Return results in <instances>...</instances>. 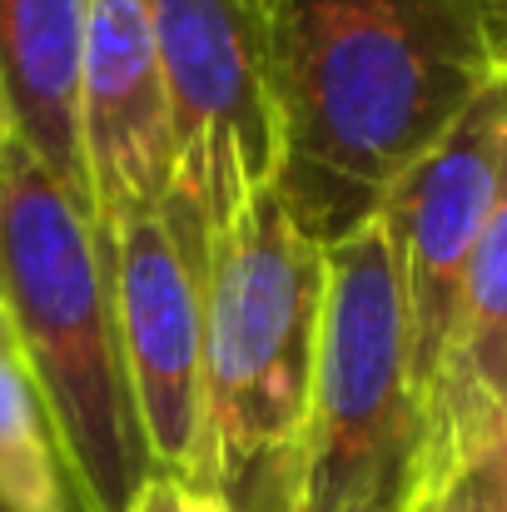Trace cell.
Returning a JSON list of instances; mask_svg holds the SVG:
<instances>
[{
	"label": "cell",
	"instance_id": "cell-12",
	"mask_svg": "<svg viewBox=\"0 0 507 512\" xmlns=\"http://www.w3.org/2000/svg\"><path fill=\"white\" fill-rule=\"evenodd\" d=\"M507 343V194L488 219V234L478 244V259L468 269V289H463V319H458V343H453V363L443 378L438 403ZM433 403V413H438Z\"/></svg>",
	"mask_w": 507,
	"mask_h": 512
},
{
	"label": "cell",
	"instance_id": "cell-17",
	"mask_svg": "<svg viewBox=\"0 0 507 512\" xmlns=\"http://www.w3.org/2000/svg\"><path fill=\"white\" fill-rule=\"evenodd\" d=\"M5 140H10V135H5V120H0V155H5Z\"/></svg>",
	"mask_w": 507,
	"mask_h": 512
},
{
	"label": "cell",
	"instance_id": "cell-2",
	"mask_svg": "<svg viewBox=\"0 0 507 512\" xmlns=\"http://www.w3.org/2000/svg\"><path fill=\"white\" fill-rule=\"evenodd\" d=\"M0 304L55 418L80 512H125L155 468L125 373L105 239L95 209L15 140L0 155Z\"/></svg>",
	"mask_w": 507,
	"mask_h": 512
},
{
	"label": "cell",
	"instance_id": "cell-9",
	"mask_svg": "<svg viewBox=\"0 0 507 512\" xmlns=\"http://www.w3.org/2000/svg\"><path fill=\"white\" fill-rule=\"evenodd\" d=\"M90 0H0V120L85 204L80 155V65Z\"/></svg>",
	"mask_w": 507,
	"mask_h": 512
},
{
	"label": "cell",
	"instance_id": "cell-15",
	"mask_svg": "<svg viewBox=\"0 0 507 512\" xmlns=\"http://www.w3.org/2000/svg\"><path fill=\"white\" fill-rule=\"evenodd\" d=\"M488 5V15L498 20V30H507V0H483Z\"/></svg>",
	"mask_w": 507,
	"mask_h": 512
},
{
	"label": "cell",
	"instance_id": "cell-6",
	"mask_svg": "<svg viewBox=\"0 0 507 512\" xmlns=\"http://www.w3.org/2000/svg\"><path fill=\"white\" fill-rule=\"evenodd\" d=\"M100 239L150 468L209 488V234L165 199Z\"/></svg>",
	"mask_w": 507,
	"mask_h": 512
},
{
	"label": "cell",
	"instance_id": "cell-18",
	"mask_svg": "<svg viewBox=\"0 0 507 512\" xmlns=\"http://www.w3.org/2000/svg\"><path fill=\"white\" fill-rule=\"evenodd\" d=\"M503 423H507V418H503Z\"/></svg>",
	"mask_w": 507,
	"mask_h": 512
},
{
	"label": "cell",
	"instance_id": "cell-11",
	"mask_svg": "<svg viewBox=\"0 0 507 512\" xmlns=\"http://www.w3.org/2000/svg\"><path fill=\"white\" fill-rule=\"evenodd\" d=\"M408 512H507V423L483 393L433 428L428 468Z\"/></svg>",
	"mask_w": 507,
	"mask_h": 512
},
{
	"label": "cell",
	"instance_id": "cell-5",
	"mask_svg": "<svg viewBox=\"0 0 507 512\" xmlns=\"http://www.w3.org/2000/svg\"><path fill=\"white\" fill-rule=\"evenodd\" d=\"M174 115L169 199L214 234L284 165L274 0H145Z\"/></svg>",
	"mask_w": 507,
	"mask_h": 512
},
{
	"label": "cell",
	"instance_id": "cell-8",
	"mask_svg": "<svg viewBox=\"0 0 507 512\" xmlns=\"http://www.w3.org/2000/svg\"><path fill=\"white\" fill-rule=\"evenodd\" d=\"M80 155L100 234L160 209L179 174L174 115L145 0H90L80 65Z\"/></svg>",
	"mask_w": 507,
	"mask_h": 512
},
{
	"label": "cell",
	"instance_id": "cell-4",
	"mask_svg": "<svg viewBox=\"0 0 507 512\" xmlns=\"http://www.w3.org/2000/svg\"><path fill=\"white\" fill-rule=\"evenodd\" d=\"M433 448L383 214L329 244L324 329L294 512H408Z\"/></svg>",
	"mask_w": 507,
	"mask_h": 512
},
{
	"label": "cell",
	"instance_id": "cell-16",
	"mask_svg": "<svg viewBox=\"0 0 507 512\" xmlns=\"http://www.w3.org/2000/svg\"><path fill=\"white\" fill-rule=\"evenodd\" d=\"M498 50H503V70H507V30H498Z\"/></svg>",
	"mask_w": 507,
	"mask_h": 512
},
{
	"label": "cell",
	"instance_id": "cell-1",
	"mask_svg": "<svg viewBox=\"0 0 507 512\" xmlns=\"http://www.w3.org/2000/svg\"><path fill=\"white\" fill-rule=\"evenodd\" d=\"M279 194L334 244L503 75L483 0H274Z\"/></svg>",
	"mask_w": 507,
	"mask_h": 512
},
{
	"label": "cell",
	"instance_id": "cell-19",
	"mask_svg": "<svg viewBox=\"0 0 507 512\" xmlns=\"http://www.w3.org/2000/svg\"><path fill=\"white\" fill-rule=\"evenodd\" d=\"M0 512H5V508H0Z\"/></svg>",
	"mask_w": 507,
	"mask_h": 512
},
{
	"label": "cell",
	"instance_id": "cell-14",
	"mask_svg": "<svg viewBox=\"0 0 507 512\" xmlns=\"http://www.w3.org/2000/svg\"><path fill=\"white\" fill-rule=\"evenodd\" d=\"M473 393H483V398H488V403H493V408H498V413L507 418V343L498 348V353H493V358H483V363H478V368H473V373H468V378H463V383H458V388H453L443 403H438V413H433V428H438V423H443V418H448L458 403H468Z\"/></svg>",
	"mask_w": 507,
	"mask_h": 512
},
{
	"label": "cell",
	"instance_id": "cell-13",
	"mask_svg": "<svg viewBox=\"0 0 507 512\" xmlns=\"http://www.w3.org/2000/svg\"><path fill=\"white\" fill-rule=\"evenodd\" d=\"M125 512H234L219 493L209 488H194L184 478H165V473H150L145 488L130 498Z\"/></svg>",
	"mask_w": 507,
	"mask_h": 512
},
{
	"label": "cell",
	"instance_id": "cell-10",
	"mask_svg": "<svg viewBox=\"0 0 507 512\" xmlns=\"http://www.w3.org/2000/svg\"><path fill=\"white\" fill-rule=\"evenodd\" d=\"M0 508L5 512H80L55 418L30 373L20 334L0 304Z\"/></svg>",
	"mask_w": 507,
	"mask_h": 512
},
{
	"label": "cell",
	"instance_id": "cell-3",
	"mask_svg": "<svg viewBox=\"0 0 507 512\" xmlns=\"http://www.w3.org/2000/svg\"><path fill=\"white\" fill-rule=\"evenodd\" d=\"M329 244L274 189L209 234V488L234 512H294Z\"/></svg>",
	"mask_w": 507,
	"mask_h": 512
},
{
	"label": "cell",
	"instance_id": "cell-7",
	"mask_svg": "<svg viewBox=\"0 0 507 512\" xmlns=\"http://www.w3.org/2000/svg\"><path fill=\"white\" fill-rule=\"evenodd\" d=\"M507 194V70L478 95V105L398 179L383 204V224L398 259V284L413 329L418 388L433 403L443 393L468 269Z\"/></svg>",
	"mask_w": 507,
	"mask_h": 512
}]
</instances>
